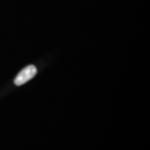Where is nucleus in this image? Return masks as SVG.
<instances>
[{
    "label": "nucleus",
    "instance_id": "obj_1",
    "mask_svg": "<svg viewBox=\"0 0 150 150\" xmlns=\"http://www.w3.org/2000/svg\"><path fill=\"white\" fill-rule=\"evenodd\" d=\"M36 74H37V69L35 66L33 65L27 66L17 75V77L14 79V83L17 86L23 85L29 80H31L36 75Z\"/></svg>",
    "mask_w": 150,
    "mask_h": 150
}]
</instances>
